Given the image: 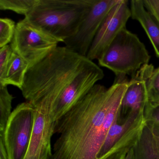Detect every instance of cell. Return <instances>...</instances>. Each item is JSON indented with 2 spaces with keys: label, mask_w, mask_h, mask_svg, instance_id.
I'll use <instances>...</instances> for the list:
<instances>
[{
  "label": "cell",
  "mask_w": 159,
  "mask_h": 159,
  "mask_svg": "<svg viewBox=\"0 0 159 159\" xmlns=\"http://www.w3.org/2000/svg\"><path fill=\"white\" fill-rule=\"evenodd\" d=\"M104 77L103 70L87 57L57 46L29 69L21 91L27 102L56 122Z\"/></svg>",
  "instance_id": "6da1fadb"
},
{
  "label": "cell",
  "mask_w": 159,
  "mask_h": 159,
  "mask_svg": "<svg viewBox=\"0 0 159 159\" xmlns=\"http://www.w3.org/2000/svg\"><path fill=\"white\" fill-rule=\"evenodd\" d=\"M128 80L126 76H116L107 88L97 84L68 112L56 122L55 142L49 159H98L111 126L118 118L112 109L123 97Z\"/></svg>",
  "instance_id": "7a4b0ae2"
},
{
  "label": "cell",
  "mask_w": 159,
  "mask_h": 159,
  "mask_svg": "<svg viewBox=\"0 0 159 159\" xmlns=\"http://www.w3.org/2000/svg\"><path fill=\"white\" fill-rule=\"evenodd\" d=\"M96 0H39L25 18L64 43L75 35Z\"/></svg>",
  "instance_id": "3957f363"
},
{
  "label": "cell",
  "mask_w": 159,
  "mask_h": 159,
  "mask_svg": "<svg viewBox=\"0 0 159 159\" xmlns=\"http://www.w3.org/2000/svg\"><path fill=\"white\" fill-rule=\"evenodd\" d=\"M150 56L137 36L126 28L122 30L98 59L99 66L112 71L116 76L134 77L148 64Z\"/></svg>",
  "instance_id": "277c9868"
},
{
  "label": "cell",
  "mask_w": 159,
  "mask_h": 159,
  "mask_svg": "<svg viewBox=\"0 0 159 159\" xmlns=\"http://www.w3.org/2000/svg\"><path fill=\"white\" fill-rule=\"evenodd\" d=\"M58 40L30 23L25 18L16 24L10 46L30 68L38 64L57 47Z\"/></svg>",
  "instance_id": "5b68a950"
},
{
  "label": "cell",
  "mask_w": 159,
  "mask_h": 159,
  "mask_svg": "<svg viewBox=\"0 0 159 159\" xmlns=\"http://www.w3.org/2000/svg\"><path fill=\"white\" fill-rule=\"evenodd\" d=\"M35 108L28 102L19 104L9 118L3 135L9 159H24L35 120Z\"/></svg>",
  "instance_id": "8992f818"
},
{
  "label": "cell",
  "mask_w": 159,
  "mask_h": 159,
  "mask_svg": "<svg viewBox=\"0 0 159 159\" xmlns=\"http://www.w3.org/2000/svg\"><path fill=\"white\" fill-rule=\"evenodd\" d=\"M120 1L96 0L78 32L64 42L65 46L79 54L86 56L103 21Z\"/></svg>",
  "instance_id": "52a82bcc"
},
{
  "label": "cell",
  "mask_w": 159,
  "mask_h": 159,
  "mask_svg": "<svg viewBox=\"0 0 159 159\" xmlns=\"http://www.w3.org/2000/svg\"><path fill=\"white\" fill-rule=\"evenodd\" d=\"M127 0H120L109 13L99 28L87 53L89 59L98 60L118 33L124 28L131 12Z\"/></svg>",
  "instance_id": "ba28073f"
},
{
  "label": "cell",
  "mask_w": 159,
  "mask_h": 159,
  "mask_svg": "<svg viewBox=\"0 0 159 159\" xmlns=\"http://www.w3.org/2000/svg\"><path fill=\"white\" fill-rule=\"evenodd\" d=\"M35 120L28 148L24 159H42L51 157V139L54 134V122L43 110L36 109Z\"/></svg>",
  "instance_id": "9c48e42d"
},
{
  "label": "cell",
  "mask_w": 159,
  "mask_h": 159,
  "mask_svg": "<svg viewBox=\"0 0 159 159\" xmlns=\"http://www.w3.org/2000/svg\"><path fill=\"white\" fill-rule=\"evenodd\" d=\"M130 8L131 17L140 24L159 58V24L145 9L143 0H132L130 1Z\"/></svg>",
  "instance_id": "30bf717a"
},
{
  "label": "cell",
  "mask_w": 159,
  "mask_h": 159,
  "mask_svg": "<svg viewBox=\"0 0 159 159\" xmlns=\"http://www.w3.org/2000/svg\"><path fill=\"white\" fill-rule=\"evenodd\" d=\"M144 114V111H130L122 123L118 122L117 118L112 124L107 134L104 144L98 153V159H103L123 137L134 126Z\"/></svg>",
  "instance_id": "8fae6325"
},
{
  "label": "cell",
  "mask_w": 159,
  "mask_h": 159,
  "mask_svg": "<svg viewBox=\"0 0 159 159\" xmlns=\"http://www.w3.org/2000/svg\"><path fill=\"white\" fill-rule=\"evenodd\" d=\"M134 159H159V135L145 123L134 146Z\"/></svg>",
  "instance_id": "7c38bea8"
},
{
  "label": "cell",
  "mask_w": 159,
  "mask_h": 159,
  "mask_svg": "<svg viewBox=\"0 0 159 159\" xmlns=\"http://www.w3.org/2000/svg\"><path fill=\"white\" fill-rule=\"evenodd\" d=\"M29 69V66L28 63L20 56L12 51L4 79L2 81L0 82V85L3 86L12 85L21 90Z\"/></svg>",
  "instance_id": "4fadbf2b"
},
{
  "label": "cell",
  "mask_w": 159,
  "mask_h": 159,
  "mask_svg": "<svg viewBox=\"0 0 159 159\" xmlns=\"http://www.w3.org/2000/svg\"><path fill=\"white\" fill-rule=\"evenodd\" d=\"M148 103L150 107L159 105V66L154 68L150 65L146 78Z\"/></svg>",
  "instance_id": "5bb4252c"
},
{
  "label": "cell",
  "mask_w": 159,
  "mask_h": 159,
  "mask_svg": "<svg viewBox=\"0 0 159 159\" xmlns=\"http://www.w3.org/2000/svg\"><path fill=\"white\" fill-rule=\"evenodd\" d=\"M13 97L7 86L0 85V136L3 135L9 118L11 114Z\"/></svg>",
  "instance_id": "9a60e30c"
},
{
  "label": "cell",
  "mask_w": 159,
  "mask_h": 159,
  "mask_svg": "<svg viewBox=\"0 0 159 159\" xmlns=\"http://www.w3.org/2000/svg\"><path fill=\"white\" fill-rule=\"evenodd\" d=\"M38 1L39 0H0V10L11 11L25 16Z\"/></svg>",
  "instance_id": "2e32d148"
},
{
  "label": "cell",
  "mask_w": 159,
  "mask_h": 159,
  "mask_svg": "<svg viewBox=\"0 0 159 159\" xmlns=\"http://www.w3.org/2000/svg\"><path fill=\"white\" fill-rule=\"evenodd\" d=\"M16 27V24L12 19L8 18L0 19V48L11 42Z\"/></svg>",
  "instance_id": "e0dca14e"
},
{
  "label": "cell",
  "mask_w": 159,
  "mask_h": 159,
  "mask_svg": "<svg viewBox=\"0 0 159 159\" xmlns=\"http://www.w3.org/2000/svg\"><path fill=\"white\" fill-rule=\"evenodd\" d=\"M144 116L146 123L156 134L159 135V105L154 107L146 106Z\"/></svg>",
  "instance_id": "ac0fdd59"
},
{
  "label": "cell",
  "mask_w": 159,
  "mask_h": 159,
  "mask_svg": "<svg viewBox=\"0 0 159 159\" xmlns=\"http://www.w3.org/2000/svg\"><path fill=\"white\" fill-rule=\"evenodd\" d=\"M12 52L10 45L0 48V82L4 79Z\"/></svg>",
  "instance_id": "d6986e66"
},
{
  "label": "cell",
  "mask_w": 159,
  "mask_h": 159,
  "mask_svg": "<svg viewBox=\"0 0 159 159\" xmlns=\"http://www.w3.org/2000/svg\"><path fill=\"white\" fill-rule=\"evenodd\" d=\"M144 7L159 25V0H143Z\"/></svg>",
  "instance_id": "ffe728a7"
},
{
  "label": "cell",
  "mask_w": 159,
  "mask_h": 159,
  "mask_svg": "<svg viewBox=\"0 0 159 159\" xmlns=\"http://www.w3.org/2000/svg\"><path fill=\"white\" fill-rule=\"evenodd\" d=\"M130 148L122 150L120 151L111 153L110 155L107 156L104 159H124L127 151Z\"/></svg>",
  "instance_id": "44dd1931"
},
{
  "label": "cell",
  "mask_w": 159,
  "mask_h": 159,
  "mask_svg": "<svg viewBox=\"0 0 159 159\" xmlns=\"http://www.w3.org/2000/svg\"><path fill=\"white\" fill-rule=\"evenodd\" d=\"M0 159H9L4 140L0 138Z\"/></svg>",
  "instance_id": "7402d4cb"
},
{
  "label": "cell",
  "mask_w": 159,
  "mask_h": 159,
  "mask_svg": "<svg viewBox=\"0 0 159 159\" xmlns=\"http://www.w3.org/2000/svg\"><path fill=\"white\" fill-rule=\"evenodd\" d=\"M124 159H134V146L132 147V148H130L128 150Z\"/></svg>",
  "instance_id": "603a6c76"
},
{
  "label": "cell",
  "mask_w": 159,
  "mask_h": 159,
  "mask_svg": "<svg viewBox=\"0 0 159 159\" xmlns=\"http://www.w3.org/2000/svg\"><path fill=\"white\" fill-rule=\"evenodd\" d=\"M50 156H45V157H43V158H42V159H49L50 158Z\"/></svg>",
  "instance_id": "cb8c5ba5"
}]
</instances>
